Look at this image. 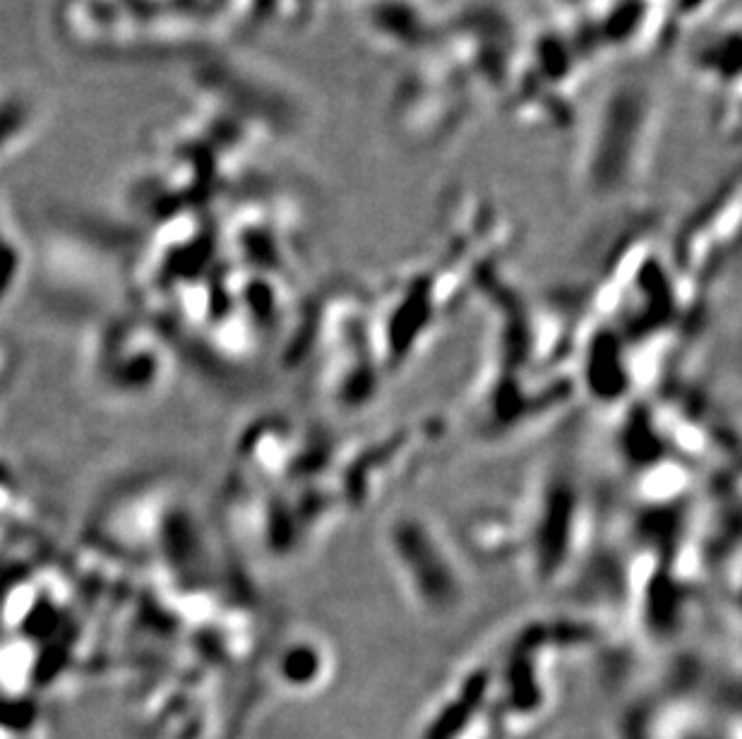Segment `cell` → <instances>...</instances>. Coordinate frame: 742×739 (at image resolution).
I'll return each instance as SVG.
<instances>
[{"mask_svg": "<svg viewBox=\"0 0 742 739\" xmlns=\"http://www.w3.org/2000/svg\"><path fill=\"white\" fill-rule=\"evenodd\" d=\"M478 704H481V687H471V692L464 696L462 704L450 706L445 713H442L438 723H435L433 728L428 730L426 739H454V737H457L466 725V720H469L466 716H469L471 711H476Z\"/></svg>", "mask_w": 742, "mask_h": 739, "instance_id": "cell-1", "label": "cell"}]
</instances>
